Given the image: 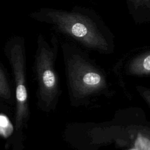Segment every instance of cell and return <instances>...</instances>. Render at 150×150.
I'll return each mask as SVG.
<instances>
[{"instance_id": "1", "label": "cell", "mask_w": 150, "mask_h": 150, "mask_svg": "<svg viewBox=\"0 0 150 150\" xmlns=\"http://www.w3.org/2000/svg\"><path fill=\"white\" fill-rule=\"evenodd\" d=\"M44 15L46 22L84 49L105 54L114 52L115 36L94 9L76 5L70 11L48 9Z\"/></svg>"}, {"instance_id": "2", "label": "cell", "mask_w": 150, "mask_h": 150, "mask_svg": "<svg viewBox=\"0 0 150 150\" xmlns=\"http://www.w3.org/2000/svg\"><path fill=\"white\" fill-rule=\"evenodd\" d=\"M62 47L71 104L87 105L97 96H110V83L105 72L87 53L74 43H63Z\"/></svg>"}, {"instance_id": "3", "label": "cell", "mask_w": 150, "mask_h": 150, "mask_svg": "<svg viewBox=\"0 0 150 150\" xmlns=\"http://www.w3.org/2000/svg\"><path fill=\"white\" fill-rule=\"evenodd\" d=\"M53 47L42 43L35 60V73L38 85V98L43 109H54L61 93L54 61L58 50L57 39L53 38Z\"/></svg>"}, {"instance_id": "4", "label": "cell", "mask_w": 150, "mask_h": 150, "mask_svg": "<svg viewBox=\"0 0 150 150\" xmlns=\"http://www.w3.org/2000/svg\"><path fill=\"white\" fill-rule=\"evenodd\" d=\"M9 60L15 83L16 111L12 142L13 149L22 150L23 148V129L27 127L30 111L26 84L25 57L23 49L20 46L16 45L11 49L9 53Z\"/></svg>"}, {"instance_id": "5", "label": "cell", "mask_w": 150, "mask_h": 150, "mask_svg": "<svg viewBox=\"0 0 150 150\" xmlns=\"http://www.w3.org/2000/svg\"><path fill=\"white\" fill-rule=\"evenodd\" d=\"M124 69L125 74L129 76L150 75V48L128 56Z\"/></svg>"}, {"instance_id": "6", "label": "cell", "mask_w": 150, "mask_h": 150, "mask_svg": "<svg viewBox=\"0 0 150 150\" xmlns=\"http://www.w3.org/2000/svg\"><path fill=\"white\" fill-rule=\"evenodd\" d=\"M133 22L137 25L150 22V0H125Z\"/></svg>"}, {"instance_id": "7", "label": "cell", "mask_w": 150, "mask_h": 150, "mask_svg": "<svg viewBox=\"0 0 150 150\" xmlns=\"http://www.w3.org/2000/svg\"><path fill=\"white\" fill-rule=\"evenodd\" d=\"M15 127L9 118L4 114H0V135L8 138L14 132Z\"/></svg>"}, {"instance_id": "8", "label": "cell", "mask_w": 150, "mask_h": 150, "mask_svg": "<svg viewBox=\"0 0 150 150\" xmlns=\"http://www.w3.org/2000/svg\"><path fill=\"white\" fill-rule=\"evenodd\" d=\"M0 97L8 100L11 97V91L7 79L0 67Z\"/></svg>"}, {"instance_id": "9", "label": "cell", "mask_w": 150, "mask_h": 150, "mask_svg": "<svg viewBox=\"0 0 150 150\" xmlns=\"http://www.w3.org/2000/svg\"><path fill=\"white\" fill-rule=\"evenodd\" d=\"M136 89L150 107V89L141 86H136Z\"/></svg>"}]
</instances>
